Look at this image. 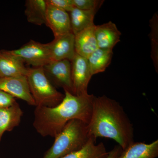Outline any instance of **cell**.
I'll list each match as a JSON object with an SVG mask.
<instances>
[{"instance_id":"1","label":"cell","mask_w":158,"mask_h":158,"mask_svg":"<svg viewBox=\"0 0 158 158\" xmlns=\"http://www.w3.org/2000/svg\"><path fill=\"white\" fill-rule=\"evenodd\" d=\"M88 129L90 137L112 139L123 150L134 142L133 124L123 107L105 95L94 98Z\"/></svg>"},{"instance_id":"2","label":"cell","mask_w":158,"mask_h":158,"mask_svg":"<svg viewBox=\"0 0 158 158\" xmlns=\"http://www.w3.org/2000/svg\"><path fill=\"white\" fill-rule=\"evenodd\" d=\"M62 102L54 107L37 106L33 126L42 137L55 138L71 120L88 124L92 114L94 95L77 96L65 91Z\"/></svg>"},{"instance_id":"3","label":"cell","mask_w":158,"mask_h":158,"mask_svg":"<svg viewBox=\"0 0 158 158\" xmlns=\"http://www.w3.org/2000/svg\"><path fill=\"white\" fill-rule=\"evenodd\" d=\"M90 137L88 124L77 119L71 120L55 137L53 144L43 158H61L81 149Z\"/></svg>"},{"instance_id":"4","label":"cell","mask_w":158,"mask_h":158,"mask_svg":"<svg viewBox=\"0 0 158 158\" xmlns=\"http://www.w3.org/2000/svg\"><path fill=\"white\" fill-rule=\"evenodd\" d=\"M27 78L35 106L54 107L64 98V94L58 91L50 81L43 67L30 68Z\"/></svg>"},{"instance_id":"5","label":"cell","mask_w":158,"mask_h":158,"mask_svg":"<svg viewBox=\"0 0 158 158\" xmlns=\"http://www.w3.org/2000/svg\"><path fill=\"white\" fill-rule=\"evenodd\" d=\"M10 51L25 63L34 68L43 67L52 62L48 43L31 40L19 48Z\"/></svg>"},{"instance_id":"6","label":"cell","mask_w":158,"mask_h":158,"mask_svg":"<svg viewBox=\"0 0 158 158\" xmlns=\"http://www.w3.org/2000/svg\"><path fill=\"white\" fill-rule=\"evenodd\" d=\"M43 68L48 78L56 88H62L64 91L73 94L70 61H52Z\"/></svg>"},{"instance_id":"7","label":"cell","mask_w":158,"mask_h":158,"mask_svg":"<svg viewBox=\"0 0 158 158\" xmlns=\"http://www.w3.org/2000/svg\"><path fill=\"white\" fill-rule=\"evenodd\" d=\"M70 62L73 94L77 96L88 94V84L93 75L88 59L76 53Z\"/></svg>"},{"instance_id":"8","label":"cell","mask_w":158,"mask_h":158,"mask_svg":"<svg viewBox=\"0 0 158 158\" xmlns=\"http://www.w3.org/2000/svg\"><path fill=\"white\" fill-rule=\"evenodd\" d=\"M0 90L14 98L23 100L29 105L36 106L30 91L27 77H0Z\"/></svg>"},{"instance_id":"9","label":"cell","mask_w":158,"mask_h":158,"mask_svg":"<svg viewBox=\"0 0 158 158\" xmlns=\"http://www.w3.org/2000/svg\"><path fill=\"white\" fill-rule=\"evenodd\" d=\"M47 4L45 25L52 31L54 37H56L72 33L68 12L48 3Z\"/></svg>"},{"instance_id":"10","label":"cell","mask_w":158,"mask_h":158,"mask_svg":"<svg viewBox=\"0 0 158 158\" xmlns=\"http://www.w3.org/2000/svg\"><path fill=\"white\" fill-rule=\"evenodd\" d=\"M52 61H71L75 55V35L70 33L55 37L48 43Z\"/></svg>"},{"instance_id":"11","label":"cell","mask_w":158,"mask_h":158,"mask_svg":"<svg viewBox=\"0 0 158 158\" xmlns=\"http://www.w3.org/2000/svg\"><path fill=\"white\" fill-rule=\"evenodd\" d=\"M30 68L9 50H0V77H27Z\"/></svg>"},{"instance_id":"12","label":"cell","mask_w":158,"mask_h":158,"mask_svg":"<svg viewBox=\"0 0 158 158\" xmlns=\"http://www.w3.org/2000/svg\"><path fill=\"white\" fill-rule=\"evenodd\" d=\"M95 35L98 48L113 50L120 41L121 33L112 21L95 26Z\"/></svg>"},{"instance_id":"13","label":"cell","mask_w":158,"mask_h":158,"mask_svg":"<svg viewBox=\"0 0 158 158\" xmlns=\"http://www.w3.org/2000/svg\"><path fill=\"white\" fill-rule=\"evenodd\" d=\"M95 26L88 27L75 35L76 53L86 59L98 48L95 35Z\"/></svg>"},{"instance_id":"14","label":"cell","mask_w":158,"mask_h":158,"mask_svg":"<svg viewBox=\"0 0 158 158\" xmlns=\"http://www.w3.org/2000/svg\"><path fill=\"white\" fill-rule=\"evenodd\" d=\"M158 156V140L150 144L133 142L123 150L118 158H156Z\"/></svg>"},{"instance_id":"15","label":"cell","mask_w":158,"mask_h":158,"mask_svg":"<svg viewBox=\"0 0 158 158\" xmlns=\"http://www.w3.org/2000/svg\"><path fill=\"white\" fill-rule=\"evenodd\" d=\"M23 112L17 102L9 107L0 109V141L4 133L19 125Z\"/></svg>"},{"instance_id":"16","label":"cell","mask_w":158,"mask_h":158,"mask_svg":"<svg viewBox=\"0 0 158 158\" xmlns=\"http://www.w3.org/2000/svg\"><path fill=\"white\" fill-rule=\"evenodd\" d=\"M25 7V14L29 23L38 26L45 24L46 0H27Z\"/></svg>"},{"instance_id":"17","label":"cell","mask_w":158,"mask_h":158,"mask_svg":"<svg viewBox=\"0 0 158 158\" xmlns=\"http://www.w3.org/2000/svg\"><path fill=\"white\" fill-rule=\"evenodd\" d=\"M97 11L98 10L85 11L74 8L69 12L71 28L74 35L94 25V19Z\"/></svg>"},{"instance_id":"18","label":"cell","mask_w":158,"mask_h":158,"mask_svg":"<svg viewBox=\"0 0 158 158\" xmlns=\"http://www.w3.org/2000/svg\"><path fill=\"white\" fill-rule=\"evenodd\" d=\"M104 144H96V139L90 137L81 149L66 155L61 158H106L108 156Z\"/></svg>"},{"instance_id":"19","label":"cell","mask_w":158,"mask_h":158,"mask_svg":"<svg viewBox=\"0 0 158 158\" xmlns=\"http://www.w3.org/2000/svg\"><path fill=\"white\" fill-rule=\"evenodd\" d=\"M112 49L98 48L88 57V61L92 75L106 70L112 61Z\"/></svg>"},{"instance_id":"20","label":"cell","mask_w":158,"mask_h":158,"mask_svg":"<svg viewBox=\"0 0 158 158\" xmlns=\"http://www.w3.org/2000/svg\"><path fill=\"white\" fill-rule=\"evenodd\" d=\"M151 27L150 37L152 40L151 56L156 69H158V15L155 13L151 19Z\"/></svg>"},{"instance_id":"21","label":"cell","mask_w":158,"mask_h":158,"mask_svg":"<svg viewBox=\"0 0 158 158\" xmlns=\"http://www.w3.org/2000/svg\"><path fill=\"white\" fill-rule=\"evenodd\" d=\"M75 8L85 11L98 10L104 1L102 0H73Z\"/></svg>"},{"instance_id":"22","label":"cell","mask_w":158,"mask_h":158,"mask_svg":"<svg viewBox=\"0 0 158 158\" xmlns=\"http://www.w3.org/2000/svg\"><path fill=\"white\" fill-rule=\"evenodd\" d=\"M46 2L68 13L75 8L73 0H46Z\"/></svg>"},{"instance_id":"23","label":"cell","mask_w":158,"mask_h":158,"mask_svg":"<svg viewBox=\"0 0 158 158\" xmlns=\"http://www.w3.org/2000/svg\"><path fill=\"white\" fill-rule=\"evenodd\" d=\"M17 102L14 97L0 90V109L9 107Z\"/></svg>"},{"instance_id":"24","label":"cell","mask_w":158,"mask_h":158,"mask_svg":"<svg viewBox=\"0 0 158 158\" xmlns=\"http://www.w3.org/2000/svg\"><path fill=\"white\" fill-rule=\"evenodd\" d=\"M123 149L119 145H116L113 149L108 152V156L106 158H118Z\"/></svg>"}]
</instances>
